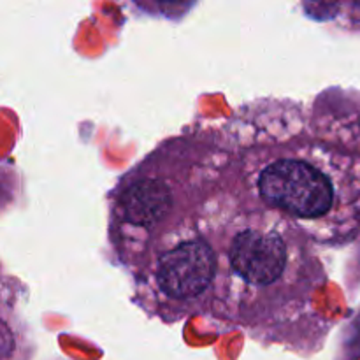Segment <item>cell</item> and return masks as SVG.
Returning a JSON list of instances; mask_svg holds the SVG:
<instances>
[{"instance_id": "cell-1", "label": "cell", "mask_w": 360, "mask_h": 360, "mask_svg": "<svg viewBox=\"0 0 360 360\" xmlns=\"http://www.w3.org/2000/svg\"><path fill=\"white\" fill-rule=\"evenodd\" d=\"M264 199L301 218H316L333 206V185L323 172L302 160H278L262 172Z\"/></svg>"}, {"instance_id": "cell-2", "label": "cell", "mask_w": 360, "mask_h": 360, "mask_svg": "<svg viewBox=\"0 0 360 360\" xmlns=\"http://www.w3.org/2000/svg\"><path fill=\"white\" fill-rule=\"evenodd\" d=\"M214 267V253L206 243H183L162 257L157 280L162 290L172 297H193L210 287Z\"/></svg>"}, {"instance_id": "cell-3", "label": "cell", "mask_w": 360, "mask_h": 360, "mask_svg": "<svg viewBox=\"0 0 360 360\" xmlns=\"http://www.w3.org/2000/svg\"><path fill=\"white\" fill-rule=\"evenodd\" d=\"M231 264L250 283H273L287 266V246L274 232L246 231L232 243Z\"/></svg>"}, {"instance_id": "cell-4", "label": "cell", "mask_w": 360, "mask_h": 360, "mask_svg": "<svg viewBox=\"0 0 360 360\" xmlns=\"http://www.w3.org/2000/svg\"><path fill=\"white\" fill-rule=\"evenodd\" d=\"M123 207L130 224L151 227L167 214L171 207V195L164 183L148 179L130 186L123 199Z\"/></svg>"}]
</instances>
